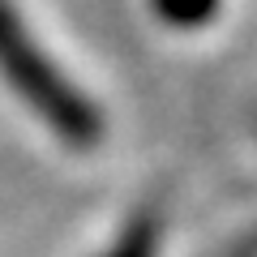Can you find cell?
<instances>
[{
    "label": "cell",
    "mask_w": 257,
    "mask_h": 257,
    "mask_svg": "<svg viewBox=\"0 0 257 257\" xmlns=\"http://www.w3.org/2000/svg\"><path fill=\"white\" fill-rule=\"evenodd\" d=\"M159 244H163V219L155 210H138L124 223V231L103 248V257H159Z\"/></svg>",
    "instance_id": "cell-2"
},
{
    "label": "cell",
    "mask_w": 257,
    "mask_h": 257,
    "mask_svg": "<svg viewBox=\"0 0 257 257\" xmlns=\"http://www.w3.org/2000/svg\"><path fill=\"white\" fill-rule=\"evenodd\" d=\"M0 77L64 146L90 150L103 142L99 103L69 82V73L39 47L9 0H0Z\"/></svg>",
    "instance_id": "cell-1"
},
{
    "label": "cell",
    "mask_w": 257,
    "mask_h": 257,
    "mask_svg": "<svg viewBox=\"0 0 257 257\" xmlns=\"http://www.w3.org/2000/svg\"><path fill=\"white\" fill-rule=\"evenodd\" d=\"M223 0H150V9L163 26H176V30H202L214 22Z\"/></svg>",
    "instance_id": "cell-3"
}]
</instances>
